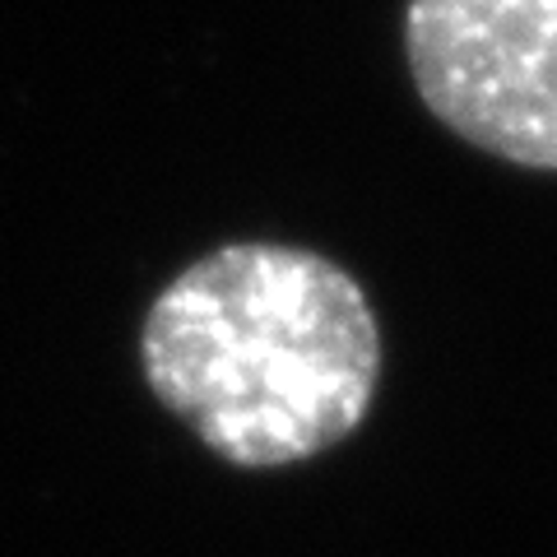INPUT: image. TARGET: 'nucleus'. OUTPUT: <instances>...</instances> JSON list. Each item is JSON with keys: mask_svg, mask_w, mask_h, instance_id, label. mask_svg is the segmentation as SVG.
Here are the masks:
<instances>
[{"mask_svg": "<svg viewBox=\"0 0 557 557\" xmlns=\"http://www.w3.org/2000/svg\"><path fill=\"white\" fill-rule=\"evenodd\" d=\"M405 61L450 135L557 172V0H409Z\"/></svg>", "mask_w": 557, "mask_h": 557, "instance_id": "2", "label": "nucleus"}, {"mask_svg": "<svg viewBox=\"0 0 557 557\" xmlns=\"http://www.w3.org/2000/svg\"><path fill=\"white\" fill-rule=\"evenodd\" d=\"M139 368L219 460L288 469L348 442L381 386V325L344 265L288 242H228L149 302Z\"/></svg>", "mask_w": 557, "mask_h": 557, "instance_id": "1", "label": "nucleus"}]
</instances>
